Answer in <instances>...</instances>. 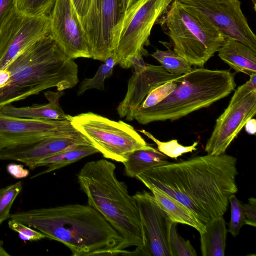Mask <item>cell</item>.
Returning <instances> with one entry per match:
<instances>
[{
    "label": "cell",
    "mask_w": 256,
    "mask_h": 256,
    "mask_svg": "<svg viewBox=\"0 0 256 256\" xmlns=\"http://www.w3.org/2000/svg\"><path fill=\"white\" fill-rule=\"evenodd\" d=\"M125 13L122 0H92L88 13L80 20L92 58L104 62L114 54Z\"/></svg>",
    "instance_id": "obj_9"
},
{
    "label": "cell",
    "mask_w": 256,
    "mask_h": 256,
    "mask_svg": "<svg viewBox=\"0 0 256 256\" xmlns=\"http://www.w3.org/2000/svg\"><path fill=\"white\" fill-rule=\"evenodd\" d=\"M80 20L88 13L92 0H72Z\"/></svg>",
    "instance_id": "obj_36"
},
{
    "label": "cell",
    "mask_w": 256,
    "mask_h": 256,
    "mask_svg": "<svg viewBox=\"0 0 256 256\" xmlns=\"http://www.w3.org/2000/svg\"><path fill=\"white\" fill-rule=\"evenodd\" d=\"M50 17V34L67 57L92 58L86 33L72 0H56Z\"/></svg>",
    "instance_id": "obj_15"
},
{
    "label": "cell",
    "mask_w": 256,
    "mask_h": 256,
    "mask_svg": "<svg viewBox=\"0 0 256 256\" xmlns=\"http://www.w3.org/2000/svg\"><path fill=\"white\" fill-rule=\"evenodd\" d=\"M172 50L192 66L202 68L226 38L206 18L174 0L157 22Z\"/></svg>",
    "instance_id": "obj_6"
},
{
    "label": "cell",
    "mask_w": 256,
    "mask_h": 256,
    "mask_svg": "<svg viewBox=\"0 0 256 256\" xmlns=\"http://www.w3.org/2000/svg\"><path fill=\"white\" fill-rule=\"evenodd\" d=\"M116 165L104 159L88 162L77 174L88 204L122 236L126 248L142 247L145 235L136 202L116 176Z\"/></svg>",
    "instance_id": "obj_4"
},
{
    "label": "cell",
    "mask_w": 256,
    "mask_h": 256,
    "mask_svg": "<svg viewBox=\"0 0 256 256\" xmlns=\"http://www.w3.org/2000/svg\"><path fill=\"white\" fill-rule=\"evenodd\" d=\"M139 132L144 134L148 138L152 140L157 145L158 150L167 156L172 158L177 159L183 154L191 152L196 150V146L198 145V141L194 142L192 145L184 146L178 142L177 140H172L168 142H162L156 138L150 132L144 130H139Z\"/></svg>",
    "instance_id": "obj_26"
},
{
    "label": "cell",
    "mask_w": 256,
    "mask_h": 256,
    "mask_svg": "<svg viewBox=\"0 0 256 256\" xmlns=\"http://www.w3.org/2000/svg\"><path fill=\"white\" fill-rule=\"evenodd\" d=\"M178 76L172 80L167 82L152 89L147 94L137 108L144 109L150 108L163 100L178 85L179 83Z\"/></svg>",
    "instance_id": "obj_28"
},
{
    "label": "cell",
    "mask_w": 256,
    "mask_h": 256,
    "mask_svg": "<svg viewBox=\"0 0 256 256\" xmlns=\"http://www.w3.org/2000/svg\"><path fill=\"white\" fill-rule=\"evenodd\" d=\"M136 0H122L124 8L126 10L135 2Z\"/></svg>",
    "instance_id": "obj_38"
},
{
    "label": "cell",
    "mask_w": 256,
    "mask_h": 256,
    "mask_svg": "<svg viewBox=\"0 0 256 256\" xmlns=\"http://www.w3.org/2000/svg\"><path fill=\"white\" fill-rule=\"evenodd\" d=\"M218 52L220 58L236 72L249 76L256 74V52L244 43L226 38Z\"/></svg>",
    "instance_id": "obj_19"
},
{
    "label": "cell",
    "mask_w": 256,
    "mask_h": 256,
    "mask_svg": "<svg viewBox=\"0 0 256 256\" xmlns=\"http://www.w3.org/2000/svg\"><path fill=\"white\" fill-rule=\"evenodd\" d=\"M244 216V224L256 227V199L250 197L248 202L243 204Z\"/></svg>",
    "instance_id": "obj_34"
},
{
    "label": "cell",
    "mask_w": 256,
    "mask_h": 256,
    "mask_svg": "<svg viewBox=\"0 0 256 256\" xmlns=\"http://www.w3.org/2000/svg\"><path fill=\"white\" fill-rule=\"evenodd\" d=\"M68 118L106 158L123 162L130 152L152 147L131 125L122 120H111L92 112L68 114Z\"/></svg>",
    "instance_id": "obj_7"
},
{
    "label": "cell",
    "mask_w": 256,
    "mask_h": 256,
    "mask_svg": "<svg viewBox=\"0 0 256 256\" xmlns=\"http://www.w3.org/2000/svg\"><path fill=\"white\" fill-rule=\"evenodd\" d=\"M22 188V181L0 188V226L10 218V210Z\"/></svg>",
    "instance_id": "obj_27"
},
{
    "label": "cell",
    "mask_w": 256,
    "mask_h": 256,
    "mask_svg": "<svg viewBox=\"0 0 256 256\" xmlns=\"http://www.w3.org/2000/svg\"><path fill=\"white\" fill-rule=\"evenodd\" d=\"M103 62L93 78H86L80 82L77 92L78 96L82 95L86 90L92 88L104 90V80L112 76L116 63L114 54Z\"/></svg>",
    "instance_id": "obj_25"
},
{
    "label": "cell",
    "mask_w": 256,
    "mask_h": 256,
    "mask_svg": "<svg viewBox=\"0 0 256 256\" xmlns=\"http://www.w3.org/2000/svg\"><path fill=\"white\" fill-rule=\"evenodd\" d=\"M246 132L250 135H254L256 132V120L255 118L250 119L245 124Z\"/></svg>",
    "instance_id": "obj_37"
},
{
    "label": "cell",
    "mask_w": 256,
    "mask_h": 256,
    "mask_svg": "<svg viewBox=\"0 0 256 256\" xmlns=\"http://www.w3.org/2000/svg\"><path fill=\"white\" fill-rule=\"evenodd\" d=\"M168 156L152 147L130 152L123 162L124 174L130 178H136L140 174L154 166L169 162Z\"/></svg>",
    "instance_id": "obj_22"
},
{
    "label": "cell",
    "mask_w": 256,
    "mask_h": 256,
    "mask_svg": "<svg viewBox=\"0 0 256 256\" xmlns=\"http://www.w3.org/2000/svg\"><path fill=\"white\" fill-rule=\"evenodd\" d=\"M97 152L98 150L93 146L82 145L45 158L37 162L36 168L40 166H48V168L30 178L60 169Z\"/></svg>",
    "instance_id": "obj_23"
},
{
    "label": "cell",
    "mask_w": 256,
    "mask_h": 256,
    "mask_svg": "<svg viewBox=\"0 0 256 256\" xmlns=\"http://www.w3.org/2000/svg\"><path fill=\"white\" fill-rule=\"evenodd\" d=\"M8 172L16 178H26L29 175V170L24 168L20 164H10L7 166Z\"/></svg>",
    "instance_id": "obj_35"
},
{
    "label": "cell",
    "mask_w": 256,
    "mask_h": 256,
    "mask_svg": "<svg viewBox=\"0 0 256 256\" xmlns=\"http://www.w3.org/2000/svg\"><path fill=\"white\" fill-rule=\"evenodd\" d=\"M50 15H28L18 9L0 30V72L20 54L50 33Z\"/></svg>",
    "instance_id": "obj_11"
},
{
    "label": "cell",
    "mask_w": 256,
    "mask_h": 256,
    "mask_svg": "<svg viewBox=\"0 0 256 256\" xmlns=\"http://www.w3.org/2000/svg\"><path fill=\"white\" fill-rule=\"evenodd\" d=\"M9 254L4 248H3L0 244V256H10Z\"/></svg>",
    "instance_id": "obj_39"
},
{
    "label": "cell",
    "mask_w": 256,
    "mask_h": 256,
    "mask_svg": "<svg viewBox=\"0 0 256 256\" xmlns=\"http://www.w3.org/2000/svg\"></svg>",
    "instance_id": "obj_40"
},
{
    "label": "cell",
    "mask_w": 256,
    "mask_h": 256,
    "mask_svg": "<svg viewBox=\"0 0 256 256\" xmlns=\"http://www.w3.org/2000/svg\"><path fill=\"white\" fill-rule=\"evenodd\" d=\"M235 90L229 104L216 119L204 151L210 154L225 153L246 122L256 114V74Z\"/></svg>",
    "instance_id": "obj_10"
},
{
    "label": "cell",
    "mask_w": 256,
    "mask_h": 256,
    "mask_svg": "<svg viewBox=\"0 0 256 256\" xmlns=\"http://www.w3.org/2000/svg\"><path fill=\"white\" fill-rule=\"evenodd\" d=\"M64 94L63 91L48 90L44 93L48 100L47 104L23 107H16L9 104L0 108V112L6 115L20 118L66 120L68 118V114L64 113L59 103Z\"/></svg>",
    "instance_id": "obj_18"
},
{
    "label": "cell",
    "mask_w": 256,
    "mask_h": 256,
    "mask_svg": "<svg viewBox=\"0 0 256 256\" xmlns=\"http://www.w3.org/2000/svg\"><path fill=\"white\" fill-rule=\"evenodd\" d=\"M56 0H19L18 9L28 15H50Z\"/></svg>",
    "instance_id": "obj_30"
},
{
    "label": "cell",
    "mask_w": 256,
    "mask_h": 256,
    "mask_svg": "<svg viewBox=\"0 0 256 256\" xmlns=\"http://www.w3.org/2000/svg\"><path fill=\"white\" fill-rule=\"evenodd\" d=\"M18 221L60 242L73 256L129 255L122 236L92 206L70 204L10 214Z\"/></svg>",
    "instance_id": "obj_2"
},
{
    "label": "cell",
    "mask_w": 256,
    "mask_h": 256,
    "mask_svg": "<svg viewBox=\"0 0 256 256\" xmlns=\"http://www.w3.org/2000/svg\"><path fill=\"white\" fill-rule=\"evenodd\" d=\"M169 73L181 76L190 72L192 65L172 50H162L158 49L150 54Z\"/></svg>",
    "instance_id": "obj_24"
},
{
    "label": "cell",
    "mask_w": 256,
    "mask_h": 256,
    "mask_svg": "<svg viewBox=\"0 0 256 256\" xmlns=\"http://www.w3.org/2000/svg\"><path fill=\"white\" fill-rule=\"evenodd\" d=\"M150 190L158 204L166 212L172 222L190 226L200 234L205 231L204 224L183 204L156 188Z\"/></svg>",
    "instance_id": "obj_20"
},
{
    "label": "cell",
    "mask_w": 256,
    "mask_h": 256,
    "mask_svg": "<svg viewBox=\"0 0 256 256\" xmlns=\"http://www.w3.org/2000/svg\"><path fill=\"white\" fill-rule=\"evenodd\" d=\"M236 161L225 153L207 154L153 167L136 178L180 202L205 224L224 216L238 192Z\"/></svg>",
    "instance_id": "obj_1"
},
{
    "label": "cell",
    "mask_w": 256,
    "mask_h": 256,
    "mask_svg": "<svg viewBox=\"0 0 256 256\" xmlns=\"http://www.w3.org/2000/svg\"><path fill=\"white\" fill-rule=\"evenodd\" d=\"M19 0H0V30L6 22L18 10Z\"/></svg>",
    "instance_id": "obj_33"
},
{
    "label": "cell",
    "mask_w": 256,
    "mask_h": 256,
    "mask_svg": "<svg viewBox=\"0 0 256 256\" xmlns=\"http://www.w3.org/2000/svg\"><path fill=\"white\" fill-rule=\"evenodd\" d=\"M177 223L172 222L169 236L170 246L172 256H196V252L188 240L180 236L176 230Z\"/></svg>",
    "instance_id": "obj_29"
},
{
    "label": "cell",
    "mask_w": 256,
    "mask_h": 256,
    "mask_svg": "<svg viewBox=\"0 0 256 256\" xmlns=\"http://www.w3.org/2000/svg\"><path fill=\"white\" fill-rule=\"evenodd\" d=\"M229 202L230 205V218L227 230L234 237H236L244 224L243 204L237 198L235 194L230 196Z\"/></svg>",
    "instance_id": "obj_31"
},
{
    "label": "cell",
    "mask_w": 256,
    "mask_h": 256,
    "mask_svg": "<svg viewBox=\"0 0 256 256\" xmlns=\"http://www.w3.org/2000/svg\"><path fill=\"white\" fill-rule=\"evenodd\" d=\"M223 216L214 218L206 222L205 231L200 234L203 256H224L228 230Z\"/></svg>",
    "instance_id": "obj_21"
},
{
    "label": "cell",
    "mask_w": 256,
    "mask_h": 256,
    "mask_svg": "<svg viewBox=\"0 0 256 256\" xmlns=\"http://www.w3.org/2000/svg\"><path fill=\"white\" fill-rule=\"evenodd\" d=\"M133 196L144 227L145 244L131 251V256H172L169 236L172 222L150 192H138Z\"/></svg>",
    "instance_id": "obj_14"
},
{
    "label": "cell",
    "mask_w": 256,
    "mask_h": 256,
    "mask_svg": "<svg viewBox=\"0 0 256 256\" xmlns=\"http://www.w3.org/2000/svg\"><path fill=\"white\" fill-rule=\"evenodd\" d=\"M143 55L138 53L128 60L129 66L134 67V72L128 80L126 96L116 109L119 116L128 121L134 120V111L152 89L180 76L169 73L162 66L146 63Z\"/></svg>",
    "instance_id": "obj_16"
},
{
    "label": "cell",
    "mask_w": 256,
    "mask_h": 256,
    "mask_svg": "<svg viewBox=\"0 0 256 256\" xmlns=\"http://www.w3.org/2000/svg\"><path fill=\"white\" fill-rule=\"evenodd\" d=\"M8 226L10 229L18 232L20 238L23 240L37 241L46 238L40 232L12 219L8 221Z\"/></svg>",
    "instance_id": "obj_32"
},
{
    "label": "cell",
    "mask_w": 256,
    "mask_h": 256,
    "mask_svg": "<svg viewBox=\"0 0 256 256\" xmlns=\"http://www.w3.org/2000/svg\"><path fill=\"white\" fill-rule=\"evenodd\" d=\"M79 132L68 118L63 120L20 118L9 116L0 112V148Z\"/></svg>",
    "instance_id": "obj_13"
},
{
    "label": "cell",
    "mask_w": 256,
    "mask_h": 256,
    "mask_svg": "<svg viewBox=\"0 0 256 256\" xmlns=\"http://www.w3.org/2000/svg\"><path fill=\"white\" fill-rule=\"evenodd\" d=\"M174 90L161 102L146 108H137L134 120L146 124L158 121H174L208 107L229 95L236 86L234 75L228 70L203 68L178 76Z\"/></svg>",
    "instance_id": "obj_5"
},
{
    "label": "cell",
    "mask_w": 256,
    "mask_h": 256,
    "mask_svg": "<svg viewBox=\"0 0 256 256\" xmlns=\"http://www.w3.org/2000/svg\"><path fill=\"white\" fill-rule=\"evenodd\" d=\"M206 18L226 38L238 40L256 52V36L250 26L239 0H178Z\"/></svg>",
    "instance_id": "obj_12"
},
{
    "label": "cell",
    "mask_w": 256,
    "mask_h": 256,
    "mask_svg": "<svg viewBox=\"0 0 256 256\" xmlns=\"http://www.w3.org/2000/svg\"><path fill=\"white\" fill-rule=\"evenodd\" d=\"M82 145L93 146L80 132L74 134L52 136L33 143L4 148L0 150V157L2 160L21 162L30 170H33L39 160Z\"/></svg>",
    "instance_id": "obj_17"
},
{
    "label": "cell",
    "mask_w": 256,
    "mask_h": 256,
    "mask_svg": "<svg viewBox=\"0 0 256 256\" xmlns=\"http://www.w3.org/2000/svg\"><path fill=\"white\" fill-rule=\"evenodd\" d=\"M174 0H136L126 10L114 54L116 64L128 68L131 56L147 53L144 46L150 44L153 26Z\"/></svg>",
    "instance_id": "obj_8"
},
{
    "label": "cell",
    "mask_w": 256,
    "mask_h": 256,
    "mask_svg": "<svg viewBox=\"0 0 256 256\" xmlns=\"http://www.w3.org/2000/svg\"><path fill=\"white\" fill-rule=\"evenodd\" d=\"M5 70L9 77L0 87V108L52 88H71L79 81L78 65L50 34L20 54Z\"/></svg>",
    "instance_id": "obj_3"
}]
</instances>
